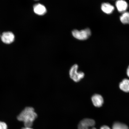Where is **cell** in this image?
<instances>
[{
    "mask_svg": "<svg viewBox=\"0 0 129 129\" xmlns=\"http://www.w3.org/2000/svg\"><path fill=\"white\" fill-rule=\"evenodd\" d=\"M37 117L38 114L34 109L30 106H26L17 116V119L19 121L23 122L25 127H31Z\"/></svg>",
    "mask_w": 129,
    "mask_h": 129,
    "instance_id": "6da1fadb",
    "label": "cell"
},
{
    "mask_svg": "<svg viewBox=\"0 0 129 129\" xmlns=\"http://www.w3.org/2000/svg\"><path fill=\"white\" fill-rule=\"evenodd\" d=\"M78 66L77 64L73 66L69 71L70 77L74 82H78L84 78L85 74L82 72H78Z\"/></svg>",
    "mask_w": 129,
    "mask_h": 129,
    "instance_id": "7a4b0ae2",
    "label": "cell"
},
{
    "mask_svg": "<svg viewBox=\"0 0 129 129\" xmlns=\"http://www.w3.org/2000/svg\"><path fill=\"white\" fill-rule=\"evenodd\" d=\"M72 35L77 39L81 40H86L91 36V31L89 28L79 30L77 29L73 30Z\"/></svg>",
    "mask_w": 129,
    "mask_h": 129,
    "instance_id": "3957f363",
    "label": "cell"
},
{
    "mask_svg": "<svg viewBox=\"0 0 129 129\" xmlns=\"http://www.w3.org/2000/svg\"><path fill=\"white\" fill-rule=\"evenodd\" d=\"M95 124V121L91 119H83L79 123L78 129H96L94 127Z\"/></svg>",
    "mask_w": 129,
    "mask_h": 129,
    "instance_id": "277c9868",
    "label": "cell"
},
{
    "mask_svg": "<svg viewBox=\"0 0 129 129\" xmlns=\"http://www.w3.org/2000/svg\"><path fill=\"white\" fill-rule=\"evenodd\" d=\"M15 36L11 32H4L1 36V39L3 43L6 44H10L14 41Z\"/></svg>",
    "mask_w": 129,
    "mask_h": 129,
    "instance_id": "5b68a950",
    "label": "cell"
},
{
    "mask_svg": "<svg viewBox=\"0 0 129 129\" xmlns=\"http://www.w3.org/2000/svg\"><path fill=\"white\" fill-rule=\"evenodd\" d=\"M91 101L93 105L96 107H100L103 105L104 99L101 95L95 94L91 97Z\"/></svg>",
    "mask_w": 129,
    "mask_h": 129,
    "instance_id": "8992f818",
    "label": "cell"
},
{
    "mask_svg": "<svg viewBox=\"0 0 129 129\" xmlns=\"http://www.w3.org/2000/svg\"><path fill=\"white\" fill-rule=\"evenodd\" d=\"M116 6L118 11L120 12H125L128 7L127 3L123 0H119L116 2Z\"/></svg>",
    "mask_w": 129,
    "mask_h": 129,
    "instance_id": "52a82bcc",
    "label": "cell"
},
{
    "mask_svg": "<svg viewBox=\"0 0 129 129\" xmlns=\"http://www.w3.org/2000/svg\"><path fill=\"white\" fill-rule=\"evenodd\" d=\"M34 11L35 14L38 15H43L46 13L47 9L43 5L40 4H37L34 6Z\"/></svg>",
    "mask_w": 129,
    "mask_h": 129,
    "instance_id": "ba28073f",
    "label": "cell"
},
{
    "mask_svg": "<svg viewBox=\"0 0 129 129\" xmlns=\"http://www.w3.org/2000/svg\"><path fill=\"white\" fill-rule=\"evenodd\" d=\"M102 10L104 13L107 14L112 13L114 10V6L108 3H104L102 4L101 6Z\"/></svg>",
    "mask_w": 129,
    "mask_h": 129,
    "instance_id": "9c48e42d",
    "label": "cell"
},
{
    "mask_svg": "<svg viewBox=\"0 0 129 129\" xmlns=\"http://www.w3.org/2000/svg\"><path fill=\"white\" fill-rule=\"evenodd\" d=\"M119 87L122 91L125 92H129V80L124 79L120 83Z\"/></svg>",
    "mask_w": 129,
    "mask_h": 129,
    "instance_id": "30bf717a",
    "label": "cell"
},
{
    "mask_svg": "<svg viewBox=\"0 0 129 129\" xmlns=\"http://www.w3.org/2000/svg\"><path fill=\"white\" fill-rule=\"evenodd\" d=\"M121 22L123 24H129V12L123 13L120 17Z\"/></svg>",
    "mask_w": 129,
    "mask_h": 129,
    "instance_id": "8fae6325",
    "label": "cell"
},
{
    "mask_svg": "<svg viewBox=\"0 0 129 129\" xmlns=\"http://www.w3.org/2000/svg\"><path fill=\"white\" fill-rule=\"evenodd\" d=\"M112 129H129L128 127L125 124L119 122H114L113 125Z\"/></svg>",
    "mask_w": 129,
    "mask_h": 129,
    "instance_id": "7c38bea8",
    "label": "cell"
},
{
    "mask_svg": "<svg viewBox=\"0 0 129 129\" xmlns=\"http://www.w3.org/2000/svg\"><path fill=\"white\" fill-rule=\"evenodd\" d=\"M7 129L8 126L6 122L0 121V129Z\"/></svg>",
    "mask_w": 129,
    "mask_h": 129,
    "instance_id": "4fadbf2b",
    "label": "cell"
},
{
    "mask_svg": "<svg viewBox=\"0 0 129 129\" xmlns=\"http://www.w3.org/2000/svg\"><path fill=\"white\" fill-rule=\"evenodd\" d=\"M100 129H111L107 125H104L101 127Z\"/></svg>",
    "mask_w": 129,
    "mask_h": 129,
    "instance_id": "5bb4252c",
    "label": "cell"
},
{
    "mask_svg": "<svg viewBox=\"0 0 129 129\" xmlns=\"http://www.w3.org/2000/svg\"><path fill=\"white\" fill-rule=\"evenodd\" d=\"M127 74L128 77H129V66H128V68L127 69Z\"/></svg>",
    "mask_w": 129,
    "mask_h": 129,
    "instance_id": "9a60e30c",
    "label": "cell"
},
{
    "mask_svg": "<svg viewBox=\"0 0 129 129\" xmlns=\"http://www.w3.org/2000/svg\"><path fill=\"white\" fill-rule=\"evenodd\" d=\"M22 129H33L31 128V127H25L22 128Z\"/></svg>",
    "mask_w": 129,
    "mask_h": 129,
    "instance_id": "2e32d148",
    "label": "cell"
}]
</instances>
